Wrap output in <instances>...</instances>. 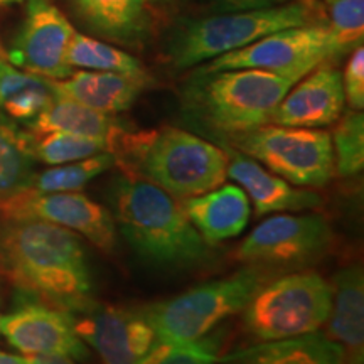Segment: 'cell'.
Segmentation results:
<instances>
[{"mask_svg":"<svg viewBox=\"0 0 364 364\" xmlns=\"http://www.w3.org/2000/svg\"><path fill=\"white\" fill-rule=\"evenodd\" d=\"M0 275L29 297L71 314L93 304V282L78 236L38 220H4Z\"/></svg>","mask_w":364,"mask_h":364,"instance_id":"cell-1","label":"cell"},{"mask_svg":"<svg viewBox=\"0 0 364 364\" xmlns=\"http://www.w3.org/2000/svg\"><path fill=\"white\" fill-rule=\"evenodd\" d=\"M295 81L262 70H198L181 91V112L191 129L223 147L272 124Z\"/></svg>","mask_w":364,"mask_h":364,"instance_id":"cell-2","label":"cell"},{"mask_svg":"<svg viewBox=\"0 0 364 364\" xmlns=\"http://www.w3.org/2000/svg\"><path fill=\"white\" fill-rule=\"evenodd\" d=\"M113 220L140 260L186 270L211 258L209 245L186 216L181 201L150 182L120 176L110 188Z\"/></svg>","mask_w":364,"mask_h":364,"instance_id":"cell-3","label":"cell"},{"mask_svg":"<svg viewBox=\"0 0 364 364\" xmlns=\"http://www.w3.org/2000/svg\"><path fill=\"white\" fill-rule=\"evenodd\" d=\"M115 166L174 196L188 199L216 189L226 179L225 147L177 127L127 130L117 140Z\"/></svg>","mask_w":364,"mask_h":364,"instance_id":"cell-4","label":"cell"},{"mask_svg":"<svg viewBox=\"0 0 364 364\" xmlns=\"http://www.w3.org/2000/svg\"><path fill=\"white\" fill-rule=\"evenodd\" d=\"M317 0H295L275 7L213 12L177 21L166 41V58L176 70L203 65L289 27L326 24Z\"/></svg>","mask_w":364,"mask_h":364,"instance_id":"cell-5","label":"cell"},{"mask_svg":"<svg viewBox=\"0 0 364 364\" xmlns=\"http://www.w3.org/2000/svg\"><path fill=\"white\" fill-rule=\"evenodd\" d=\"M268 268L250 265L226 279L213 280L186 290L177 297L150 304L142 311L162 344L198 341L215 331L225 318L241 312L263 284Z\"/></svg>","mask_w":364,"mask_h":364,"instance_id":"cell-6","label":"cell"},{"mask_svg":"<svg viewBox=\"0 0 364 364\" xmlns=\"http://www.w3.org/2000/svg\"><path fill=\"white\" fill-rule=\"evenodd\" d=\"M331 285L317 273H290L267 282L243 309V324L258 341L317 332L331 312Z\"/></svg>","mask_w":364,"mask_h":364,"instance_id":"cell-7","label":"cell"},{"mask_svg":"<svg viewBox=\"0 0 364 364\" xmlns=\"http://www.w3.org/2000/svg\"><path fill=\"white\" fill-rule=\"evenodd\" d=\"M226 147L240 150L297 188H324L336 174L331 134L321 129L268 124Z\"/></svg>","mask_w":364,"mask_h":364,"instance_id":"cell-8","label":"cell"},{"mask_svg":"<svg viewBox=\"0 0 364 364\" xmlns=\"http://www.w3.org/2000/svg\"><path fill=\"white\" fill-rule=\"evenodd\" d=\"M338 58L343 56L327 24H309L277 31L211 59L199 70H262L297 83L316 68L329 65Z\"/></svg>","mask_w":364,"mask_h":364,"instance_id":"cell-9","label":"cell"},{"mask_svg":"<svg viewBox=\"0 0 364 364\" xmlns=\"http://www.w3.org/2000/svg\"><path fill=\"white\" fill-rule=\"evenodd\" d=\"M331 243V226L322 216L277 213L245 238L236 257L268 270L306 267L321 260L329 252Z\"/></svg>","mask_w":364,"mask_h":364,"instance_id":"cell-10","label":"cell"},{"mask_svg":"<svg viewBox=\"0 0 364 364\" xmlns=\"http://www.w3.org/2000/svg\"><path fill=\"white\" fill-rule=\"evenodd\" d=\"M0 220H38L85 236L105 253L117 243L112 211L80 193H21L0 201Z\"/></svg>","mask_w":364,"mask_h":364,"instance_id":"cell-11","label":"cell"},{"mask_svg":"<svg viewBox=\"0 0 364 364\" xmlns=\"http://www.w3.org/2000/svg\"><path fill=\"white\" fill-rule=\"evenodd\" d=\"M73 327L103 364H142L159 344L142 309L98 306L71 314Z\"/></svg>","mask_w":364,"mask_h":364,"instance_id":"cell-12","label":"cell"},{"mask_svg":"<svg viewBox=\"0 0 364 364\" xmlns=\"http://www.w3.org/2000/svg\"><path fill=\"white\" fill-rule=\"evenodd\" d=\"M75 27L51 0H27L26 17L7 59L14 66L46 80H65L73 73L66 54Z\"/></svg>","mask_w":364,"mask_h":364,"instance_id":"cell-13","label":"cell"},{"mask_svg":"<svg viewBox=\"0 0 364 364\" xmlns=\"http://www.w3.org/2000/svg\"><path fill=\"white\" fill-rule=\"evenodd\" d=\"M0 334L26 356H68L90 359V349L73 327L71 316L43 302L22 304L0 317Z\"/></svg>","mask_w":364,"mask_h":364,"instance_id":"cell-14","label":"cell"},{"mask_svg":"<svg viewBox=\"0 0 364 364\" xmlns=\"http://www.w3.org/2000/svg\"><path fill=\"white\" fill-rule=\"evenodd\" d=\"M344 103L343 73L329 63L316 68L287 91L273 113L272 124L322 129L343 117Z\"/></svg>","mask_w":364,"mask_h":364,"instance_id":"cell-15","label":"cell"},{"mask_svg":"<svg viewBox=\"0 0 364 364\" xmlns=\"http://www.w3.org/2000/svg\"><path fill=\"white\" fill-rule=\"evenodd\" d=\"M226 176H230L252 199L257 216L270 213H299L322 206V198L309 189L292 188L290 182L267 171L255 159L240 150L225 147Z\"/></svg>","mask_w":364,"mask_h":364,"instance_id":"cell-16","label":"cell"},{"mask_svg":"<svg viewBox=\"0 0 364 364\" xmlns=\"http://www.w3.org/2000/svg\"><path fill=\"white\" fill-rule=\"evenodd\" d=\"M54 97L73 100L93 110L117 115L134 107L152 78L107 71H73L65 80H48Z\"/></svg>","mask_w":364,"mask_h":364,"instance_id":"cell-17","label":"cell"},{"mask_svg":"<svg viewBox=\"0 0 364 364\" xmlns=\"http://www.w3.org/2000/svg\"><path fill=\"white\" fill-rule=\"evenodd\" d=\"M181 206L209 247L240 236L252 215L247 193L236 184H221L204 194L181 199Z\"/></svg>","mask_w":364,"mask_h":364,"instance_id":"cell-18","label":"cell"},{"mask_svg":"<svg viewBox=\"0 0 364 364\" xmlns=\"http://www.w3.org/2000/svg\"><path fill=\"white\" fill-rule=\"evenodd\" d=\"M329 336L344 349L346 363L363 364L364 356V275L353 265L341 270L331 287Z\"/></svg>","mask_w":364,"mask_h":364,"instance_id":"cell-19","label":"cell"},{"mask_svg":"<svg viewBox=\"0 0 364 364\" xmlns=\"http://www.w3.org/2000/svg\"><path fill=\"white\" fill-rule=\"evenodd\" d=\"M221 364H346L344 349L318 332L299 338L263 341L236 351Z\"/></svg>","mask_w":364,"mask_h":364,"instance_id":"cell-20","label":"cell"},{"mask_svg":"<svg viewBox=\"0 0 364 364\" xmlns=\"http://www.w3.org/2000/svg\"><path fill=\"white\" fill-rule=\"evenodd\" d=\"M75 9L93 33L130 46L147 38L154 12L149 0H75Z\"/></svg>","mask_w":364,"mask_h":364,"instance_id":"cell-21","label":"cell"},{"mask_svg":"<svg viewBox=\"0 0 364 364\" xmlns=\"http://www.w3.org/2000/svg\"><path fill=\"white\" fill-rule=\"evenodd\" d=\"M129 130L115 115L93 110L73 100L54 97L53 102L34 118L31 124L33 134H48V132H65L102 139L112 144V154L117 140Z\"/></svg>","mask_w":364,"mask_h":364,"instance_id":"cell-22","label":"cell"},{"mask_svg":"<svg viewBox=\"0 0 364 364\" xmlns=\"http://www.w3.org/2000/svg\"><path fill=\"white\" fill-rule=\"evenodd\" d=\"M66 61L71 68H80V70L120 73L135 78H150L142 63L132 54L81 33L73 34Z\"/></svg>","mask_w":364,"mask_h":364,"instance_id":"cell-23","label":"cell"},{"mask_svg":"<svg viewBox=\"0 0 364 364\" xmlns=\"http://www.w3.org/2000/svg\"><path fill=\"white\" fill-rule=\"evenodd\" d=\"M27 132L0 122V201L26 191L34 176Z\"/></svg>","mask_w":364,"mask_h":364,"instance_id":"cell-24","label":"cell"},{"mask_svg":"<svg viewBox=\"0 0 364 364\" xmlns=\"http://www.w3.org/2000/svg\"><path fill=\"white\" fill-rule=\"evenodd\" d=\"M29 150L34 161L48 166H61L83 159L112 152V144L102 139L65 134V132H48V134H33L27 132Z\"/></svg>","mask_w":364,"mask_h":364,"instance_id":"cell-25","label":"cell"},{"mask_svg":"<svg viewBox=\"0 0 364 364\" xmlns=\"http://www.w3.org/2000/svg\"><path fill=\"white\" fill-rule=\"evenodd\" d=\"M115 166V156L103 152L98 156L83 159L61 166H53L33 176L26 191L31 193H80L88 182Z\"/></svg>","mask_w":364,"mask_h":364,"instance_id":"cell-26","label":"cell"},{"mask_svg":"<svg viewBox=\"0 0 364 364\" xmlns=\"http://www.w3.org/2000/svg\"><path fill=\"white\" fill-rule=\"evenodd\" d=\"M338 122L331 135L336 171L341 177H353L364 167V115L353 110Z\"/></svg>","mask_w":364,"mask_h":364,"instance_id":"cell-27","label":"cell"},{"mask_svg":"<svg viewBox=\"0 0 364 364\" xmlns=\"http://www.w3.org/2000/svg\"><path fill=\"white\" fill-rule=\"evenodd\" d=\"M327 19L332 39L341 56L363 46L364 0H326Z\"/></svg>","mask_w":364,"mask_h":364,"instance_id":"cell-28","label":"cell"},{"mask_svg":"<svg viewBox=\"0 0 364 364\" xmlns=\"http://www.w3.org/2000/svg\"><path fill=\"white\" fill-rule=\"evenodd\" d=\"M223 343V331L182 344L159 343L142 364H216Z\"/></svg>","mask_w":364,"mask_h":364,"instance_id":"cell-29","label":"cell"},{"mask_svg":"<svg viewBox=\"0 0 364 364\" xmlns=\"http://www.w3.org/2000/svg\"><path fill=\"white\" fill-rule=\"evenodd\" d=\"M53 98L54 95L48 80L41 78L36 85L9 98L0 108L16 120H34L53 102Z\"/></svg>","mask_w":364,"mask_h":364,"instance_id":"cell-30","label":"cell"},{"mask_svg":"<svg viewBox=\"0 0 364 364\" xmlns=\"http://www.w3.org/2000/svg\"><path fill=\"white\" fill-rule=\"evenodd\" d=\"M344 98L353 110L363 112L364 108V48L354 49L346 63L343 73Z\"/></svg>","mask_w":364,"mask_h":364,"instance_id":"cell-31","label":"cell"},{"mask_svg":"<svg viewBox=\"0 0 364 364\" xmlns=\"http://www.w3.org/2000/svg\"><path fill=\"white\" fill-rule=\"evenodd\" d=\"M41 76L19 70L9 59H0V107L19 91L38 83Z\"/></svg>","mask_w":364,"mask_h":364,"instance_id":"cell-32","label":"cell"},{"mask_svg":"<svg viewBox=\"0 0 364 364\" xmlns=\"http://www.w3.org/2000/svg\"><path fill=\"white\" fill-rule=\"evenodd\" d=\"M209 12H241L255 11V9L275 7L282 4L295 2V0H198Z\"/></svg>","mask_w":364,"mask_h":364,"instance_id":"cell-33","label":"cell"},{"mask_svg":"<svg viewBox=\"0 0 364 364\" xmlns=\"http://www.w3.org/2000/svg\"><path fill=\"white\" fill-rule=\"evenodd\" d=\"M33 364H78L68 356H33Z\"/></svg>","mask_w":364,"mask_h":364,"instance_id":"cell-34","label":"cell"},{"mask_svg":"<svg viewBox=\"0 0 364 364\" xmlns=\"http://www.w3.org/2000/svg\"><path fill=\"white\" fill-rule=\"evenodd\" d=\"M0 364H33L29 356H16V354L0 353Z\"/></svg>","mask_w":364,"mask_h":364,"instance_id":"cell-35","label":"cell"},{"mask_svg":"<svg viewBox=\"0 0 364 364\" xmlns=\"http://www.w3.org/2000/svg\"><path fill=\"white\" fill-rule=\"evenodd\" d=\"M176 2H179V0H149L152 11H156V9H167V7L174 6Z\"/></svg>","mask_w":364,"mask_h":364,"instance_id":"cell-36","label":"cell"},{"mask_svg":"<svg viewBox=\"0 0 364 364\" xmlns=\"http://www.w3.org/2000/svg\"><path fill=\"white\" fill-rule=\"evenodd\" d=\"M21 2H22V0H0V9L14 6V4H21Z\"/></svg>","mask_w":364,"mask_h":364,"instance_id":"cell-37","label":"cell"},{"mask_svg":"<svg viewBox=\"0 0 364 364\" xmlns=\"http://www.w3.org/2000/svg\"><path fill=\"white\" fill-rule=\"evenodd\" d=\"M0 59H7V51L0 46Z\"/></svg>","mask_w":364,"mask_h":364,"instance_id":"cell-38","label":"cell"},{"mask_svg":"<svg viewBox=\"0 0 364 364\" xmlns=\"http://www.w3.org/2000/svg\"><path fill=\"white\" fill-rule=\"evenodd\" d=\"M0 317H2V316H0Z\"/></svg>","mask_w":364,"mask_h":364,"instance_id":"cell-39","label":"cell"}]
</instances>
